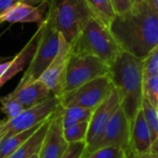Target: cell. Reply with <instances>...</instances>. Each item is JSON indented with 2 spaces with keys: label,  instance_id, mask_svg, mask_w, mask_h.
Masks as SVG:
<instances>
[{
  "label": "cell",
  "instance_id": "obj_11",
  "mask_svg": "<svg viewBox=\"0 0 158 158\" xmlns=\"http://www.w3.org/2000/svg\"><path fill=\"white\" fill-rule=\"evenodd\" d=\"M119 106V96L117 90L114 88L106 99L94 110L93 116L89 121V129L85 140V150L92 147L99 141L107 123Z\"/></svg>",
  "mask_w": 158,
  "mask_h": 158
},
{
  "label": "cell",
  "instance_id": "obj_5",
  "mask_svg": "<svg viewBox=\"0 0 158 158\" xmlns=\"http://www.w3.org/2000/svg\"><path fill=\"white\" fill-rule=\"evenodd\" d=\"M60 33L55 27L51 17L46 14L44 30L34 56L19 84L34 81L40 78L56 57L59 49Z\"/></svg>",
  "mask_w": 158,
  "mask_h": 158
},
{
  "label": "cell",
  "instance_id": "obj_16",
  "mask_svg": "<svg viewBox=\"0 0 158 158\" xmlns=\"http://www.w3.org/2000/svg\"><path fill=\"white\" fill-rule=\"evenodd\" d=\"M9 94L28 108L44 101L53 94L45 84L36 80L29 83L18 84L16 89Z\"/></svg>",
  "mask_w": 158,
  "mask_h": 158
},
{
  "label": "cell",
  "instance_id": "obj_28",
  "mask_svg": "<svg viewBox=\"0 0 158 158\" xmlns=\"http://www.w3.org/2000/svg\"><path fill=\"white\" fill-rule=\"evenodd\" d=\"M111 3L117 15L124 14L133 7L131 0H111Z\"/></svg>",
  "mask_w": 158,
  "mask_h": 158
},
{
  "label": "cell",
  "instance_id": "obj_10",
  "mask_svg": "<svg viewBox=\"0 0 158 158\" xmlns=\"http://www.w3.org/2000/svg\"><path fill=\"white\" fill-rule=\"evenodd\" d=\"M70 53L71 45L68 44L65 38L60 34L58 52L48 68L38 79L48 87L53 94L58 97H60L63 94L66 69Z\"/></svg>",
  "mask_w": 158,
  "mask_h": 158
},
{
  "label": "cell",
  "instance_id": "obj_25",
  "mask_svg": "<svg viewBox=\"0 0 158 158\" xmlns=\"http://www.w3.org/2000/svg\"><path fill=\"white\" fill-rule=\"evenodd\" d=\"M62 113L64 116L69 117L75 120L77 123L83 122V121H90L94 110L80 107V106H69V107H64L62 106Z\"/></svg>",
  "mask_w": 158,
  "mask_h": 158
},
{
  "label": "cell",
  "instance_id": "obj_14",
  "mask_svg": "<svg viewBox=\"0 0 158 158\" xmlns=\"http://www.w3.org/2000/svg\"><path fill=\"white\" fill-rule=\"evenodd\" d=\"M49 2H43L38 6H31L23 2H19L0 16V23L2 22H36L41 24L47 14Z\"/></svg>",
  "mask_w": 158,
  "mask_h": 158
},
{
  "label": "cell",
  "instance_id": "obj_3",
  "mask_svg": "<svg viewBox=\"0 0 158 158\" xmlns=\"http://www.w3.org/2000/svg\"><path fill=\"white\" fill-rule=\"evenodd\" d=\"M71 51L94 56L109 66L122 50L110 31L92 17L71 45Z\"/></svg>",
  "mask_w": 158,
  "mask_h": 158
},
{
  "label": "cell",
  "instance_id": "obj_17",
  "mask_svg": "<svg viewBox=\"0 0 158 158\" xmlns=\"http://www.w3.org/2000/svg\"><path fill=\"white\" fill-rule=\"evenodd\" d=\"M52 115L8 158H31L33 155H38L43 145V143L45 139V136L47 134V131H48V129L52 120Z\"/></svg>",
  "mask_w": 158,
  "mask_h": 158
},
{
  "label": "cell",
  "instance_id": "obj_7",
  "mask_svg": "<svg viewBox=\"0 0 158 158\" xmlns=\"http://www.w3.org/2000/svg\"><path fill=\"white\" fill-rule=\"evenodd\" d=\"M59 105L60 98L52 94L44 101L26 108L18 117L0 121V141L42 124L50 118Z\"/></svg>",
  "mask_w": 158,
  "mask_h": 158
},
{
  "label": "cell",
  "instance_id": "obj_1",
  "mask_svg": "<svg viewBox=\"0 0 158 158\" xmlns=\"http://www.w3.org/2000/svg\"><path fill=\"white\" fill-rule=\"evenodd\" d=\"M109 31L122 51L144 59L158 45V15L143 0L117 15Z\"/></svg>",
  "mask_w": 158,
  "mask_h": 158
},
{
  "label": "cell",
  "instance_id": "obj_24",
  "mask_svg": "<svg viewBox=\"0 0 158 158\" xmlns=\"http://www.w3.org/2000/svg\"><path fill=\"white\" fill-rule=\"evenodd\" d=\"M130 151L122 147L107 146L99 148L84 158H128Z\"/></svg>",
  "mask_w": 158,
  "mask_h": 158
},
{
  "label": "cell",
  "instance_id": "obj_15",
  "mask_svg": "<svg viewBox=\"0 0 158 158\" xmlns=\"http://www.w3.org/2000/svg\"><path fill=\"white\" fill-rule=\"evenodd\" d=\"M152 146L153 142L150 130L141 108L134 119L131 122L130 153L136 155L143 154L150 151Z\"/></svg>",
  "mask_w": 158,
  "mask_h": 158
},
{
  "label": "cell",
  "instance_id": "obj_32",
  "mask_svg": "<svg viewBox=\"0 0 158 158\" xmlns=\"http://www.w3.org/2000/svg\"><path fill=\"white\" fill-rule=\"evenodd\" d=\"M50 0H21V2L31 5V6H38L43 2H49Z\"/></svg>",
  "mask_w": 158,
  "mask_h": 158
},
{
  "label": "cell",
  "instance_id": "obj_34",
  "mask_svg": "<svg viewBox=\"0 0 158 158\" xmlns=\"http://www.w3.org/2000/svg\"><path fill=\"white\" fill-rule=\"evenodd\" d=\"M31 158H39V156H38V155H33Z\"/></svg>",
  "mask_w": 158,
  "mask_h": 158
},
{
  "label": "cell",
  "instance_id": "obj_31",
  "mask_svg": "<svg viewBox=\"0 0 158 158\" xmlns=\"http://www.w3.org/2000/svg\"><path fill=\"white\" fill-rule=\"evenodd\" d=\"M151 9L158 15V0H144Z\"/></svg>",
  "mask_w": 158,
  "mask_h": 158
},
{
  "label": "cell",
  "instance_id": "obj_9",
  "mask_svg": "<svg viewBox=\"0 0 158 158\" xmlns=\"http://www.w3.org/2000/svg\"><path fill=\"white\" fill-rule=\"evenodd\" d=\"M130 142L131 121L126 116L122 107L119 106L107 123L99 141L92 147L86 149L81 158L86 157L99 148L107 146L122 147L130 151Z\"/></svg>",
  "mask_w": 158,
  "mask_h": 158
},
{
  "label": "cell",
  "instance_id": "obj_29",
  "mask_svg": "<svg viewBox=\"0 0 158 158\" xmlns=\"http://www.w3.org/2000/svg\"><path fill=\"white\" fill-rule=\"evenodd\" d=\"M128 158H158V140L153 144L150 151L139 155L129 153Z\"/></svg>",
  "mask_w": 158,
  "mask_h": 158
},
{
  "label": "cell",
  "instance_id": "obj_18",
  "mask_svg": "<svg viewBox=\"0 0 158 158\" xmlns=\"http://www.w3.org/2000/svg\"><path fill=\"white\" fill-rule=\"evenodd\" d=\"M44 123V122H43ZM42 123V124H43ZM39 124L30 130L4 138L0 141V158H8L16 152L42 125Z\"/></svg>",
  "mask_w": 158,
  "mask_h": 158
},
{
  "label": "cell",
  "instance_id": "obj_35",
  "mask_svg": "<svg viewBox=\"0 0 158 158\" xmlns=\"http://www.w3.org/2000/svg\"><path fill=\"white\" fill-rule=\"evenodd\" d=\"M0 130H1V128H0Z\"/></svg>",
  "mask_w": 158,
  "mask_h": 158
},
{
  "label": "cell",
  "instance_id": "obj_8",
  "mask_svg": "<svg viewBox=\"0 0 158 158\" xmlns=\"http://www.w3.org/2000/svg\"><path fill=\"white\" fill-rule=\"evenodd\" d=\"M114 85L108 74L100 76L76 90L61 95L60 105L64 107L80 106L94 110L113 91Z\"/></svg>",
  "mask_w": 158,
  "mask_h": 158
},
{
  "label": "cell",
  "instance_id": "obj_23",
  "mask_svg": "<svg viewBox=\"0 0 158 158\" xmlns=\"http://www.w3.org/2000/svg\"><path fill=\"white\" fill-rule=\"evenodd\" d=\"M143 99L158 110V76L143 77Z\"/></svg>",
  "mask_w": 158,
  "mask_h": 158
},
{
  "label": "cell",
  "instance_id": "obj_12",
  "mask_svg": "<svg viewBox=\"0 0 158 158\" xmlns=\"http://www.w3.org/2000/svg\"><path fill=\"white\" fill-rule=\"evenodd\" d=\"M44 20L38 25L36 32L32 35L26 45L21 49V51L14 56L10 61H5L0 63V89L13 77L24 69V68L29 65L34 56L37 45L39 44L43 30H44Z\"/></svg>",
  "mask_w": 158,
  "mask_h": 158
},
{
  "label": "cell",
  "instance_id": "obj_21",
  "mask_svg": "<svg viewBox=\"0 0 158 158\" xmlns=\"http://www.w3.org/2000/svg\"><path fill=\"white\" fill-rule=\"evenodd\" d=\"M0 112L6 116V119L9 120L16 117H18L20 113H22L26 107L23 106L19 101H17L14 97H12L9 94L3 97H0Z\"/></svg>",
  "mask_w": 158,
  "mask_h": 158
},
{
  "label": "cell",
  "instance_id": "obj_20",
  "mask_svg": "<svg viewBox=\"0 0 158 158\" xmlns=\"http://www.w3.org/2000/svg\"><path fill=\"white\" fill-rule=\"evenodd\" d=\"M146 123L149 127L153 144L158 140V110H156L148 101L143 99L142 104Z\"/></svg>",
  "mask_w": 158,
  "mask_h": 158
},
{
  "label": "cell",
  "instance_id": "obj_4",
  "mask_svg": "<svg viewBox=\"0 0 158 158\" xmlns=\"http://www.w3.org/2000/svg\"><path fill=\"white\" fill-rule=\"evenodd\" d=\"M48 14L56 30L70 45L87 21L94 17L86 0H50Z\"/></svg>",
  "mask_w": 158,
  "mask_h": 158
},
{
  "label": "cell",
  "instance_id": "obj_22",
  "mask_svg": "<svg viewBox=\"0 0 158 158\" xmlns=\"http://www.w3.org/2000/svg\"><path fill=\"white\" fill-rule=\"evenodd\" d=\"M89 129V121L80 122L69 129H63V135L66 142L69 144L72 143L85 142Z\"/></svg>",
  "mask_w": 158,
  "mask_h": 158
},
{
  "label": "cell",
  "instance_id": "obj_27",
  "mask_svg": "<svg viewBox=\"0 0 158 158\" xmlns=\"http://www.w3.org/2000/svg\"><path fill=\"white\" fill-rule=\"evenodd\" d=\"M86 148L85 142L69 143L65 154L61 158H81Z\"/></svg>",
  "mask_w": 158,
  "mask_h": 158
},
{
  "label": "cell",
  "instance_id": "obj_26",
  "mask_svg": "<svg viewBox=\"0 0 158 158\" xmlns=\"http://www.w3.org/2000/svg\"><path fill=\"white\" fill-rule=\"evenodd\" d=\"M143 77L158 76V45L143 59Z\"/></svg>",
  "mask_w": 158,
  "mask_h": 158
},
{
  "label": "cell",
  "instance_id": "obj_19",
  "mask_svg": "<svg viewBox=\"0 0 158 158\" xmlns=\"http://www.w3.org/2000/svg\"><path fill=\"white\" fill-rule=\"evenodd\" d=\"M86 2L94 18L109 30L112 21L117 16L111 0H86Z\"/></svg>",
  "mask_w": 158,
  "mask_h": 158
},
{
  "label": "cell",
  "instance_id": "obj_2",
  "mask_svg": "<svg viewBox=\"0 0 158 158\" xmlns=\"http://www.w3.org/2000/svg\"><path fill=\"white\" fill-rule=\"evenodd\" d=\"M108 76L118 94L120 106L131 122L143 101V59L121 51L108 66Z\"/></svg>",
  "mask_w": 158,
  "mask_h": 158
},
{
  "label": "cell",
  "instance_id": "obj_33",
  "mask_svg": "<svg viewBox=\"0 0 158 158\" xmlns=\"http://www.w3.org/2000/svg\"><path fill=\"white\" fill-rule=\"evenodd\" d=\"M143 0H131V2H132V4H133V6L134 5H136V4H138V3H140V2H142Z\"/></svg>",
  "mask_w": 158,
  "mask_h": 158
},
{
  "label": "cell",
  "instance_id": "obj_6",
  "mask_svg": "<svg viewBox=\"0 0 158 158\" xmlns=\"http://www.w3.org/2000/svg\"><path fill=\"white\" fill-rule=\"evenodd\" d=\"M106 74H108V65L100 58L89 54L71 51L67 65L62 95Z\"/></svg>",
  "mask_w": 158,
  "mask_h": 158
},
{
  "label": "cell",
  "instance_id": "obj_13",
  "mask_svg": "<svg viewBox=\"0 0 158 158\" xmlns=\"http://www.w3.org/2000/svg\"><path fill=\"white\" fill-rule=\"evenodd\" d=\"M68 146L69 143L63 135L62 106L59 105L52 115V120L38 156L39 158H61Z\"/></svg>",
  "mask_w": 158,
  "mask_h": 158
},
{
  "label": "cell",
  "instance_id": "obj_30",
  "mask_svg": "<svg viewBox=\"0 0 158 158\" xmlns=\"http://www.w3.org/2000/svg\"><path fill=\"white\" fill-rule=\"evenodd\" d=\"M19 2L21 0H0V16Z\"/></svg>",
  "mask_w": 158,
  "mask_h": 158
}]
</instances>
